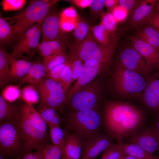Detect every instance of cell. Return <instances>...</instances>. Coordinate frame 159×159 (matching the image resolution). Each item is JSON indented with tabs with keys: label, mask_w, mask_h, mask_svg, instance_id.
Segmentation results:
<instances>
[{
	"label": "cell",
	"mask_w": 159,
	"mask_h": 159,
	"mask_svg": "<svg viewBox=\"0 0 159 159\" xmlns=\"http://www.w3.org/2000/svg\"><path fill=\"white\" fill-rule=\"evenodd\" d=\"M59 0H33L16 14L6 17L14 22L15 39L18 40L23 34L34 24L42 23L51 8Z\"/></svg>",
	"instance_id": "5"
},
{
	"label": "cell",
	"mask_w": 159,
	"mask_h": 159,
	"mask_svg": "<svg viewBox=\"0 0 159 159\" xmlns=\"http://www.w3.org/2000/svg\"><path fill=\"white\" fill-rule=\"evenodd\" d=\"M0 154L10 159H19L25 154L23 141L15 122L0 124Z\"/></svg>",
	"instance_id": "6"
},
{
	"label": "cell",
	"mask_w": 159,
	"mask_h": 159,
	"mask_svg": "<svg viewBox=\"0 0 159 159\" xmlns=\"http://www.w3.org/2000/svg\"><path fill=\"white\" fill-rule=\"evenodd\" d=\"M63 154L60 148L49 144L45 148L43 159H59Z\"/></svg>",
	"instance_id": "40"
},
{
	"label": "cell",
	"mask_w": 159,
	"mask_h": 159,
	"mask_svg": "<svg viewBox=\"0 0 159 159\" xmlns=\"http://www.w3.org/2000/svg\"><path fill=\"white\" fill-rule=\"evenodd\" d=\"M125 155L139 159H159V155L150 154L140 146L123 141L117 142Z\"/></svg>",
	"instance_id": "25"
},
{
	"label": "cell",
	"mask_w": 159,
	"mask_h": 159,
	"mask_svg": "<svg viewBox=\"0 0 159 159\" xmlns=\"http://www.w3.org/2000/svg\"><path fill=\"white\" fill-rule=\"evenodd\" d=\"M46 147L38 149L34 152L26 154L19 159H43Z\"/></svg>",
	"instance_id": "48"
},
{
	"label": "cell",
	"mask_w": 159,
	"mask_h": 159,
	"mask_svg": "<svg viewBox=\"0 0 159 159\" xmlns=\"http://www.w3.org/2000/svg\"><path fill=\"white\" fill-rule=\"evenodd\" d=\"M135 35L159 51V31L154 26L145 24L137 29Z\"/></svg>",
	"instance_id": "24"
},
{
	"label": "cell",
	"mask_w": 159,
	"mask_h": 159,
	"mask_svg": "<svg viewBox=\"0 0 159 159\" xmlns=\"http://www.w3.org/2000/svg\"><path fill=\"white\" fill-rule=\"evenodd\" d=\"M69 56L66 54L52 55L43 59L47 73L56 67L69 60Z\"/></svg>",
	"instance_id": "32"
},
{
	"label": "cell",
	"mask_w": 159,
	"mask_h": 159,
	"mask_svg": "<svg viewBox=\"0 0 159 159\" xmlns=\"http://www.w3.org/2000/svg\"><path fill=\"white\" fill-rule=\"evenodd\" d=\"M103 89L100 78L95 79L74 95L67 105L70 111L98 109Z\"/></svg>",
	"instance_id": "7"
},
{
	"label": "cell",
	"mask_w": 159,
	"mask_h": 159,
	"mask_svg": "<svg viewBox=\"0 0 159 159\" xmlns=\"http://www.w3.org/2000/svg\"><path fill=\"white\" fill-rule=\"evenodd\" d=\"M66 130L85 141L99 133L102 126V115L98 109L70 111L64 120Z\"/></svg>",
	"instance_id": "4"
},
{
	"label": "cell",
	"mask_w": 159,
	"mask_h": 159,
	"mask_svg": "<svg viewBox=\"0 0 159 159\" xmlns=\"http://www.w3.org/2000/svg\"><path fill=\"white\" fill-rule=\"evenodd\" d=\"M60 24V15L55 10H50L42 23V42L57 39L64 41V32Z\"/></svg>",
	"instance_id": "17"
},
{
	"label": "cell",
	"mask_w": 159,
	"mask_h": 159,
	"mask_svg": "<svg viewBox=\"0 0 159 159\" xmlns=\"http://www.w3.org/2000/svg\"><path fill=\"white\" fill-rule=\"evenodd\" d=\"M69 62L72 71V82L76 81L81 74L83 70V63L77 55L70 52Z\"/></svg>",
	"instance_id": "35"
},
{
	"label": "cell",
	"mask_w": 159,
	"mask_h": 159,
	"mask_svg": "<svg viewBox=\"0 0 159 159\" xmlns=\"http://www.w3.org/2000/svg\"><path fill=\"white\" fill-rule=\"evenodd\" d=\"M119 0H105V6L110 13L113 9L119 4Z\"/></svg>",
	"instance_id": "52"
},
{
	"label": "cell",
	"mask_w": 159,
	"mask_h": 159,
	"mask_svg": "<svg viewBox=\"0 0 159 159\" xmlns=\"http://www.w3.org/2000/svg\"><path fill=\"white\" fill-rule=\"evenodd\" d=\"M129 139V143L140 146L150 154L159 151V134L155 127L144 126Z\"/></svg>",
	"instance_id": "13"
},
{
	"label": "cell",
	"mask_w": 159,
	"mask_h": 159,
	"mask_svg": "<svg viewBox=\"0 0 159 159\" xmlns=\"http://www.w3.org/2000/svg\"><path fill=\"white\" fill-rule=\"evenodd\" d=\"M112 67V65L105 64L92 65L83 63V72L69 91L66 96L65 105H68L74 94L96 77L110 76Z\"/></svg>",
	"instance_id": "11"
},
{
	"label": "cell",
	"mask_w": 159,
	"mask_h": 159,
	"mask_svg": "<svg viewBox=\"0 0 159 159\" xmlns=\"http://www.w3.org/2000/svg\"><path fill=\"white\" fill-rule=\"evenodd\" d=\"M91 30L95 39L102 44L109 43L113 38L111 37L106 27L101 22L94 26Z\"/></svg>",
	"instance_id": "31"
},
{
	"label": "cell",
	"mask_w": 159,
	"mask_h": 159,
	"mask_svg": "<svg viewBox=\"0 0 159 159\" xmlns=\"http://www.w3.org/2000/svg\"><path fill=\"white\" fill-rule=\"evenodd\" d=\"M101 22L105 26L111 37H115L118 32L117 31V22L111 13L103 12L101 14Z\"/></svg>",
	"instance_id": "34"
},
{
	"label": "cell",
	"mask_w": 159,
	"mask_h": 159,
	"mask_svg": "<svg viewBox=\"0 0 159 159\" xmlns=\"http://www.w3.org/2000/svg\"><path fill=\"white\" fill-rule=\"evenodd\" d=\"M11 54L3 46L0 47V87L3 89L10 81L9 69Z\"/></svg>",
	"instance_id": "27"
},
{
	"label": "cell",
	"mask_w": 159,
	"mask_h": 159,
	"mask_svg": "<svg viewBox=\"0 0 159 159\" xmlns=\"http://www.w3.org/2000/svg\"><path fill=\"white\" fill-rule=\"evenodd\" d=\"M21 115L31 120L46 132L47 131V124L32 105L24 102L18 105Z\"/></svg>",
	"instance_id": "26"
},
{
	"label": "cell",
	"mask_w": 159,
	"mask_h": 159,
	"mask_svg": "<svg viewBox=\"0 0 159 159\" xmlns=\"http://www.w3.org/2000/svg\"><path fill=\"white\" fill-rule=\"evenodd\" d=\"M128 38L151 70L155 69L159 72V51L136 35L129 36Z\"/></svg>",
	"instance_id": "18"
},
{
	"label": "cell",
	"mask_w": 159,
	"mask_h": 159,
	"mask_svg": "<svg viewBox=\"0 0 159 159\" xmlns=\"http://www.w3.org/2000/svg\"><path fill=\"white\" fill-rule=\"evenodd\" d=\"M20 97L25 102L32 105L39 101L37 90L35 86L31 84L26 85L22 88Z\"/></svg>",
	"instance_id": "33"
},
{
	"label": "cell",
	"mask_w": 159,
	"mask_h": 159,
	"mask_svg": "<svg viewBox=\"0 0 159 159\" xmlns=\"http://www.w3.org/2000/svg\"><path fill=\"white\" fill-rule=\"evenodd\" d=\"M105 0H91L90 7L93 12L100 14L103 12Z\"/></svg>",
	"instance_id": "46"
},
{
	"label": "cell",
	"mask_w": 159,
	"mask_h": 159,
	"mask_svg": "<svg viewBox=\"0 0 159 159\" xmlns=\"http://www.w3.org/2000/svg\"><path fill=\"white\" fill-rule=\"evenodd\" d=\"M49 129V136L52 145L60 148L63 153V155L65 144V131L59 126L53 127Z\"/></svg>",
	"instance_id": "29"
},
{
	"label": "cell",
	"mask_w": 159,
	"mask_h": 159,
	"mask_svg": "<svg viewBox=\"0 0 159 159\" xmlns=\"http://www.w3.org/2000/svg\"><path fill=\"white\" fill-rule=\"evenodd\" d=\"M159 13V0L157 4L154 11V14Z\"/></svg>",
	"instance_id": "53"
},
{
	"label": "cell",
	"mask_w": 159,
	"mask_h": 159,
	"mask_svg": "<svg viewBox=\"0 0 159 159\" xmlns=\"http://www.w3.org/2000/svg\"><path fill=\"white\" fill-rule=\"evenodd\" d=\"M38 92L40 105L63 112L66 95L59 82L46 77L34 85Z\"/></svg>",
	"instance_id": "9"
},
{
	"label": "cell",
	"mask_w": 159,
	"mask_h": 159,
	"mask_svg": "<svg viewBox=\"0 0 159 159\" xmlns=\"http://www.w3.org/2000/svg\"><path fill=\"white\" fill-rule=\"evenodd\" d=\"M147 24L152 26L159 31V13L154 14Z\"/></svg>",
	"instance_id": "50"
},
{
	"label": "cell",
	"mask_w": 159,
	"mask_h": 159,
	"mask_svg": "<svg viewBox=\"0 0 159 159\" xmlns=\"http://www.w3.org/2000/svg\"><path fill=\"white\" fill-rule=\"evenodd\" d=\"M76 21L60 19V25L61 30L64 32H69L74 30L75 26Z\"/></svg>",
	"instance_id": "47"
},
{
	"label": "cell",
	"mask_w": 159,
	"mask_h": 159,
	"mask_svg": "<svg viewBox=\"0 0 159 159\" xmlns=\"http://www.w3.org/2000/svg\"><path fill=\"white\" fill-rule=\"evenodd\" d=\"M21 114L18 106L14 105L0 95V123L9 120L14 122L18 121Z\"/></svg>",
	"instance_id": "23"
},
{
	"label": "cell",
	"mask_w": 159,
	"mask_h": 159,
	"mask_svg": "<svg viewBox=\"0 0 159 159\" xmlns=\"http://www.w3.org/2000/svg\"><path fill=\"white\" fill-rule=\"evenodd\" d=\"M21 90L16 86L10 85L3 89L1 95L6 100L11 102L20 97Z\"/></svg>",
	"instance_id": "37"
},
{
	"label": "cell",
	"mask_w": 159,
	"mask_h": 159,
	"mask_svg": "<svg viewBox=\"0 0 159 159\" xmlns=\"http://www.w3.org/2000/svg\"><path fill=\"white\" fill-rule=\"evenodd\" d=\"M39 108L37 111L47 125L57 114V110L52 107L40 105Z\"/></svg>",
	"instance_id": "41"
},
{
	"label": "cell",
	"mask_w": 159,
	"mask_h": 159,
	"mask_svg": "<svg viewBox=\"0 0 159 159\" xmlns=\"http://www.w3.org/2000/svg\"><path fill=\"white\" fill-rule=\"evenodd\" d=\"M33 63L25 59H10L9 69L10 81H19L27 73Z\"/></svg>",
	"instance_id": "22"
},
{
	"label": "cell",
	"mask_w": 159,
	"mask_h": 159,
	"mask_svg": "<svg viewBox=\"0 0 159 159\" xmlns=\"http://www.w3.org/2000/svg\"><path fill=\"white\" fill-rule=\"evenodd\" d=\"M116 59L126 68L141 74L147 81L152 76L150 74L152 71L130 43L120 48Z\"/></svg>",
	"instance_id": "10"
},
{
	"label": "cell",
	"mask_w": 159,
	"mask_h": 159,
	"mask_svg": "<svg viewBox=\"0 0 159 159\" xmlns=\"http://www.w3.org/2000/svg\"><path fill=\"white\" fill-rule=\"evenodd\" d=\"M125 155L119 145L114 143L103 152L100 159H117Z\"/></svg>",
	"instance_id": "38"
},
{
	"label": "cell",
	"mask_w": 159,
	"mask_h": 159,
	"mask_svg": "<svg viewBox=\"0 0 159 159\" xmlns=\"http://www.w3.org/2000/svg\"><path fill=\"white\" fill-rule=\"evenodd\" d=\"M110 75V87L120 99L140 98L147 84L142 75L126 68L116 59Z\"/></svg>",
	"instance_id": "3"
},
{
	"label": "cell",
	"mask_w": 159,
	"mask_h": 159,
	"mask_svg": "<svg viewBox=\"0 0 159 159\" xmlns=\"http://www.w3.org/2000/svg\"><path fill=\"white\" fill-rule=\"evenodd\" d=\"M124 159H139L135 157L129 155H125L124 157Z\"/></svg>",
	"instance_id": "54"
},
{
	"label": "cell",
	"mask_w": 159,
	"mask_h": 159,
	"mask_svg": "<svg viewBox=\"0 0 159 159\" xmlns=\"http://www.w3.org/2000/svg\"><path fill=\"white\" fill-rule=\"evenodd\" d=\"M77 19V15L76 11L72 6L65 9L60 15L61 19L76 21Z\"/></svg>",
	"instance_id": "45"
},
{
	"label": "cell",
	"mask_w": 159,
	"mask_h": 159,
	"mask_svg": "<svg viewBox=\"0 0 159 159\" xmlns=\"http://www.w3.org/2000/svg\"><path fill=\"white\" fill-rule=\"evenodd\" d=\"M143 0H119V5L125 9L129 15L143 2Z\"/></svg>",
	"instance_id": "43"
},
{
	"label": "cell",
	"mask_w": 159,
	"mask_h": 159,
	"mask_svg": "<svg viewBox=\"0 0 159 159\" xmlns=\"http://www.w3.org/2000/svg\"><path fill=\"white\" fill-rule=\"evenodd\" d=\"M47 72L43 63H33L26 74L18 81L20 84L28 83L35 85L46 77Z\"/></svg>",
	"instance_id": "20"
},
{
	"label": "cell",
	"mask_w": 159,
	"mask_h": 159,
	"mask_svg": "<svg viewBox=\"0 0 159 159\" xmlns=\"http://www.w3.org/2000/svg\"><path fill=\"white\" fill-rule=\"evenodd\" d=\"M62 121L61 118L57 114L52 118L47 125L49 128L59 126Z\"/></svg>",
	"instance_id": "51"
},
{
	"label": "cell",
	"mask_w": 159,
	"mask_h": 159,
	"mask_svg": "<svg viewBox=\"0 0 159 159\" xmlns=\"http://www.w3.org/2000/svg\"><path fill=\"white\" fill-rule=\"evenodd\" d=\"M24 142L25 154L49 144V136L31 120L21 115L15 122Z\"/></svg>",
	"instance_id": "8"
},
{
	"label": "cell",
	"mask_w": 159,
	"mask_h": 159,
	"mask_svg": "<svg viewBox=\"0 0 159 159\" xmlns=\"http://www.w3.org/2000/svg\"><path fill=\"white\" fill-rule=\"evenodd\" d=\"M113 140L106 134L99 133L83 141L81 159H92L96 157L114 144Z\"/></svg>",
	"instance_id": "15"
},
{
	"label": "cell",
	"mask_w": 159,
	"mask_h": 159,
	"mask_svg": "<svg viewBox=\"0 0 159 159\" xmlns=\"http://www.w3.org/2000/svg\"><path fill=\"white\" fill-rule=\"evenodd\" d=\"M26 2V0H3L1 4L4 10L9 11L21 9Z\"/></svg>",
	"instance_id": "39"
},
{
	"label": "cell",
	"mask_w": 159,
	"mask_h": 159,
	"mask_svg": "<svg viewBox=\"0 0 159 159\" xmlns=\"http://www.w3.org/2000/svg\"><path fill=\"white\" fill-rule=\"evenodd\" d=\"M72 79L71 69L69 62L62 71L59 82L61 85L66 96L72 83Z\"/></svg>",
	"instance_id": "36"
},
{
	"label": "cell",
	"mask_w": 159,
	"mask_h": 159,
	"mask_svg": "<svg viewBox=\"0 0 159 159\" xmlns=\"http://www.w3.org/2000/svg\"><path fill=\"white\" fill-rule=\"evenodd\" d=\"M147 82L140 99L148 111L159 117V72Z\"/></svg>",
	"instance_id": "14"
},
{
	"label": "cell",
	"mask_w": 159,
	"mask_h": 159,
	"mask_svg": "<svg viewBox=\"0 0 159 159\" xmlns=\"http://www.w3.org/2000/svg\"><path fill=\"white\" fill-rule=\"evenodd\" d=\"M158 0H143V2L130 15L128 25L137 29L147 24L154 14Z\"/></svg>",
	"instance_id": "16"
},
{
	"label": "cell",
	"mask_w": 159,
	"mask_h": 159,
	"mask_svg": "<svg viewBox=\"0 0 159 159\" xmlns=\"http://www.w3.org/2000/svg\"><path fill=\"white\" fill-rule=\"evenodd\" d=\"M65 131V144L62 157L65 159H79L82 153L83 140L76 134Z\"/></svg>",
	"instance_id": "19"
},
{
	"label": "cell",
	"mask_w": 159,
	"mask_h": 159,
	"mask_svg": "<svg viewBox=\"0 0 159 159\" xmlns=\"http://www.w3.org/2000/svg\"><path fill=\"white\" fill-rule=\"evenodd\" d=\"M69 61L60 64L47 73L46 77L59 82L61 74L64 68L68 64Z\"/></svg>",
	"instance_id": "42"
},
{
	"label": "cell",
	"mask_w": 159,
	"mask_h": 159,
	"mask_svg": "<svg viewBox=\"0 0 159 159\" xmlns=\"http://www.w3.org/2000/svg\"><path fill=\"white\" fill-rule=\"evenodd\" d=\"M69 2H73L77 6L80 8L84 9L90 7L91 0H74L67 1Z\"/></svg>",
	"instance_id": "49"
},
{
	"label": "cell",
	"mask_w": 159,
	"mask_h": 159,
	"mask_svg": "<svg viewBox=\"0 0 159 159\" xmlns=\"http://www.w3.org/2000/svg\"><path fill=\"white\" fill-rule=\"evenodd\" d=\"M0 159H10L0 154Z\"/></svg>",
	"instance_id": "56"
},
{
	"label": "cell",
	"mask_w": 159,
	"mask_h": 159,
	"mask_svg": "<svg viewBox=\"0 0 159 159\" xmlns=\"http://www.w3.org/2000/svg\"><path fill=\"white\" fill-rule=\"evenodd\" d=\"M123 32L122 29L120 31L110 42L103 44L95 39L90 29L82 42L68 46L70 52L77 55L83 63L92 65L103 63L113 66L115 52Z\"/></svg>",
	"instance_id": "2"
},
{
	"label": "cell",
	"mask_w": 159,
	"mask_h": 159,
	"mask_svg": "<svg viewBox=\"0 0 159 159\" xmlns=\"http://www.w3.org/2000/svg\"><path fill=\"white\" fill-rule=\"evenodd\" d=\"M15 39L14 25L9 23L4 18L0 17V46L8 44Z\"/></svg>",
	"instance_id": "28"
},
{
	"label": "cell",
	"mask_w": 159,
	"mask_h": 159,
	"mask_svg": "<svg viewBox=\"0 0 159 159\" xmlns=\"http://www.w3.org/2000/svg\"><path fill=\"white\" fill-rule=\"evenodd\" d=\"M37 50L43 59L52 55L66 54L64 42L60 39L42 42Z\"/></svg>",
	"instance_id": "21"
},
{
	"label": "cell",
	"mask_w": 159,
	"mask_h": 159,
	"mask_svg": "<svg viewBox=\"0 0 159 159\" xmlns=\"http://www.w3.org/2000/svg\"><path fill=\"white\" fill-rule=\"evenodd\" d=\"M110 13L117 23L124 21L129 15L128 11L119 4L113 9Z\"/></svg>",
	"instance_id": "44"
},
{
	"label": "cell",
	"mask_w": 159,
	"mask_h": 159,
	"mask_svg": "<svg viewBox=\"0 0 159 159\" xmlns=\"http://www.w3.org/2000/svg\"><path fill=\"white\" fill-rule=\"evenodd\" d=\"M87 23L77 19L73 30L74 44H77L82 42L87 37L90 30Z\"/></svg>",
	"instance_id": "30"
},
{
	"label": "cell",
	"mask_w": 159,
	"mask_h": 159,
	"mask_svg": "<svg viewBox=\"0 0 159 159\" xmlns=\"http://www.w3.org/2000/svg\"><path fill=\"white\" fill-rule=\"evenodd\" d=\"M42 23L35 24L23 34L14 47L11 59L22 58L25 54L30 55L37 49L42 34Z\"/></svg>",
	"instance_id": "12"
},
{
	"label": "cell",
	"mask_w": 159,
	"mask_h": 159,
	"mask_svg": "<svg viewBox=\"0 0 159 159\" xmlns=\"http://www.w3.org/2000/svg\"><path fill=\"white\" fill-rule=\"evenodd\" d=\"M125 155L121 156L117 159H124V157Z\"/></svg>",
	"instance_id": "57"
},
{
	"label": "cell",
	"mask_w": 159,
	"mask_h": 159,
	"mask_svg": "<svg viewBox=\"0 0 159 159\" xmlns=\"http://www.w3.org/2000/svg\"><path fill=\"white\" fill-rule=\"evenodd\" d=\"M62 159H64V158L62 157Z\"/></svg>",
	"instance_id": "58"
},
{
	"label": "cell",
	"mask_w": 159,
	"mask_h": 159,
	"mask_svg": "<svg viewBox=\"0 0 159 159\" xmlns=\"http://www.w3.org/2000/svg\"><path fill=\"white\" fill-rule=\"evenodd\" d=\"M155 127L159 134V118L157 121Z\"/></svg>",
	"instance_id": "55"
},
{
	"label": "cell",
	"mask_w": 159,
	"mask_h": 159,
	"mask_svg": "<svg viewBox=\"0 0 159 159\" xmlns=\"http://www.w3.org/2000/svg\"><path fill=\"white\" fill-rule=\"evenodd\" d=\"M143 109L121 100H108L103 105L102 125L106 134L117 142L130 138L143 127L146 120Z\"/></svg>",
	"instance_id": "1"
}]
</instances>
